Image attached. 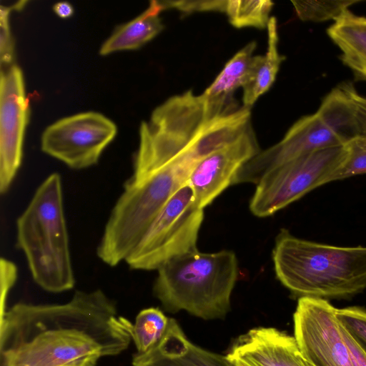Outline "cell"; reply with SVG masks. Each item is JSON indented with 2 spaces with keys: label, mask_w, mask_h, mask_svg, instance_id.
<instances>
[{
  "label": "cell",
  "mask_w": 366,
  "mask_h": 366,
  "mask_svg": "<svg viewBox=\"0 0 366 366\" xmlns=\"http://www.w3.org/2000/svg\"><path fill=\"white\" fill-rule=\"evenodd\" d=\"M132 326L99 289L61 304L19 302L0 316V366H97L129 347Z\"/></svg>",
  "instance_id": "obj_1"
},
{
  "label": "cell",
  "mask_w": 366,
  "mask_h": 366,
  "mask_svg": "<svg viewBox=\"0 0 366 366\" xmlns=\"http://www.w3.org/2000/svg\"><path fill=\"white\" fill-rule=\"evenodd\" d=\"M272 260L278 280L298 298L347 299L366 290V247L315 242L282 229Z\"/></svg>",
  "instance_id": "obj_2"
},
{
  "label": "cell",
  "mask_w": 366,
  "mask_h": 366,
  "mask_svg": "<svg viewBox=\"0 0 366 366\" xmlns=\"http://www.w3.org/2000/svg\"><path fill=\"white\" fill-rule=\"evenodd\" d=\"M154 296L172 313L185 311L204 320L224 319L239 276L235 253L198 249L176 257L157 269Z\"/></svg>",
  "instance_id": "obj_3"
},
{
  "label": "cell",
  "mask_w": 366,
  "mask_h": 366,
  "mask_svg": "<svg viewBox=\"0 0 366 366\" xmlns=\"http://www.w3.org/2000/svg\"><path fill=\"white\" fill-rule=\"evenodd\" d=\"M16 243L34 282L54 293L75 285L63 204L61 177L49 174L16 219Z\"/></svg>",
  "instance_id": "obj_4"
},
{
  "label": "cell",
  "mask_w": 366,
  "mask_h": 366,
  "mask_svg": "<svg viewBox=\"0 0 366 366\" xmlns=\"http://www.w3.org/2000/svg\"><path fill=\"white\" fill-rule=\"evenodd\" d=\"M358 135L354 107L343 83L325 97L315 114L300 119L282 140L244 164L232 185L257 184L267 172L283 164L318 149L344 145Z\"/></svg>",
  "instance_id": "obj_5"
},
{
  "label": "cell",
  "mask_w": 366,
  "mask_h": 366,
  "mask_svg": "<svg viewBox=\"0 0 366 366\" xmlns=\"http://www.w3.org/2000/svg\"><path fill=\"white\" fill-rule=\"evenodd\" d=\"M204 216L187 181L169 199L125 262L132 269L157 270L169 260L197 250Z\"/></svg>",
  "instance_id": "obj_6"
},
{
  "label": "cell",
  "mask_w": 366,
  "mask_h": 366,
  "mask_svg": "<svg viewBox=\"0 0 366 366\" xmlns=\"http://www.w3.org/2000/svg\"><path fill=\"white\" fill-rule=\"evenodd\" d=\"M347 155L344 145L318 149L267 172L256 184L249 208L256 217L273 215L314 189L330 182Z\"/></svg>",
  "instance_id": "obj_7"
},
{
  "label": "cell",
  "mask_w": 366,
  "mask_h": 366,
  "mask_svg": "<svg viewBox=\"0 0 366 366\" xmlns=\"http://www.w3.org/2000/svg\"><path fill=\"white\" fill-rule=\"evenodd\" d=\"M117 132L115 124L104 115L86 112L62 118L48 127L41 138L46 154L73 169L96 164Z\"/></svg>",
  "instance_id": "obj_8"
},
{
  "label": "cell",
  "mask_w": 366,
  "mask_h": 366,
  "mask_svg": "<svg viewBox=\"0 0 366 366\" xmlns=\"http://www.w3.org/2000/svg\"><path fill=\"white\" fill-rule=\"evenodd\" d=\"M336 311L327 300L298 298L294 337L303 358L313 366H354Z\"/></svg>",
  "instance_id": "obj_9"
},
{
  "label": "cell",
  "mask_w": 366,
  "mask_h": 366,
  "mask_svg": "<svg viewBox=\"0 0 366 366\" xmlns=\"http://www.w3.org/2000/svg\"><path fill=\"white\" fill-rule=\"evenodd\" d=\"M29 104L21 69L15 64L0 75V192L6 194L21 166Z\"/></svg>",
  "instance_id": "obj_10"
},
{
  "label": "cell",
  "mask_w": 366,
  "mask_h": 366,
  "mask_svg": "<svg viewBox=\"0 0 366 366\" xmlns=\"http://www.w3.org/2000/svg\"><path fill=\"white\" fill-rule=\"evenodd\" d=\"M260 152L251 127L232 144L210 154L193 169L189 182L201 208L229 186L241 167Z\"/></svg>",
  "instance_id": "obj_11"
},
{
  "label": "cell",
  "mask_w": 366,
  "mask_h": 366,
  "mask_svg": "<svg viewBox=\"0 0 366 366\" xmlns=\"http://www.w3.org/2000/svg\"><path fill=\"white\" fill-rule=\"evenodd\" d=\"M226 356L250 366H306L295 337L274 327H254L239 335Z\"/></svg>",
  "instance_id": "obj_12"
},
{
  "label": "cell",
  "mask_w": 366,
  "mask_h": 366,
  "mask_svg": "<svg viewBox=\"0 0 366 366\" xmlns=\"http://www.w3.org/2000/svg\"><path fill=\"white\" fill-rule=\"evenodd\" d=\"M132 366H235L226 355L207 350L192 342L179 323L169 318L161 341L144 354L136 353Z\"/></svg>",
  "instance_id": "obj_13"
},
{
  "label": "cell",
  "mask_w": 366,
  "mask_h": 366,
  "mask_svg": "<svg viewBox=\"0 0 366 366\" xmlns=\"http://www.w3.org/2000/svg\"><path fill=\"white\" fill-rule=\"evenodd\" d=\"M340 59L358 80L366 81V17L345 11L327 30Z\"/></svg>",
  "instance_id": "obj_14"
},
{
  "label": "cell",
  "mask_w": 366,
  "mask_h": 366,
  "mask_svg": "<svg viewBox=\"0 0 366 366\" xmlns=\"http://www.w3.org/2000/svg\"><path fill=\"white\" fill-rule=\"evenodd\" d=\"M164 8L161 1H152L149 6L132 21L117 26L102 44V56L124 50L138 49L164 29L159 14Z\"/></svg>",
  "instance_id": "obj_15"
},
{
  "label": "cell",
  "mask_w": 366,
  "mask_h": 366,
  "mask_svg": "<svg viewBox=\"0 0 366 366\" xmlns=\"http://www.w3.org/2000/svg\"><path fill=\"white\" fill-rule=\"evenodd\" d=\"M267 49L264 56H254L249 78L242 87L243 107L250 109L275 81L284 56L278 51L277 19L271 16L267 26Z\"/></svg>",
  "instance_id": "obj_16"
},
{
  "label": "cell",
  "mask_w": 366,
  "mask_h": 366,
  "mask_svg": "<svg viewBox=\"0 0 366 366\" xmlns=\"http://www.w3.org/2000/svg\"><path fill=\"white\" fill-rule=\"evenodd\" d=\"M256 42L251 41L237 51L202 94L209 99L228 101L239 87H243L250 74Z\"/></svg>",
  "instance_id": "obj_17"
},
{
  "label": "cell",
  "mask_w": 366,
  "mask_h": 366,
  "mask_svg": "<svg viewBox=\"0 0 366 366\" xmlns=\"http://www.w3.org/2000/svg\"><path fill=\"white\" fill-rule=\"evenodd\" d=\"M169 318L157 307H148L137 315L132 326V341L138 354H144L154 347L164 336Z\"/></svg>",
  "instance_id": "obj_18"
},
{
  "label": "cell",
  "mask_w": 366,
  "mask_h": 366,
  "mask_svg": "<svg viewBox=\"0 0 366 366\" xmlns=\"http://www.w3.org/2000/svg\"><path fill=\"white\" fill-rule=\"evenodd\" d=\"M273 5L269 0H227L224 13L236 28L264 29L267 26Z\"/></svg>",
  "instance_id": "obj_19"
},
{
  "label": "cell",
  "mask_w": 366,
  "mask_h": 366,
  "mask_svg": "<svg viewBox=\"0 0 366 366\" xmlns=\"http://www.w3.org/2000/svg\"><path fill=\"white\" fill-rule=\"evenodd\" d=\"M295 12L302 21L322 22L339 19L349 7L360 1H292Z\"/></svg>",
  "instance_id": "obj_20"
},
{
  "label": "cell",
  "mask_w": 366,
  "mask_h": 366,
  "mask_svg": "<svg viewBox=\"0 0 366 366\" xmlns=\"http://www.w3.org/2000/svg\"><path fill=\"white\" fill-rule=\"evenodd\" d=\"M347 155L330 182L366 173V136L358 135L345 144Z\"/></svg>",
  "instance_id": "obj_21"
},
{
  "label": "cell",
  "mask_w": 366,
  "mask_h": 366,
  "mask_svg": "<svg viewBox=\"0 0 366 366\" xmlns=\"http://www.w3.org/2000/svg\"><path fill=\"white\" fill-rule=\"evenodd\" d=\"M340 325L366 353V310L360 307L337 309Z\"/></svg>",
  "instance_id": "obj_22"
},
{
  "label": "cell",
  "mask_w": 366,
  "mask_h": 366,
  "mask_svg": "<svg viewBox=\"0 0 366 366\" xmlns=\"http://www.w3.org/2000/svg\"><path fill=\"white\" fill-rule=\"evenodd\" d=\"M26 1H21L11 6H0V61L2 67L14 64V46L12 39L9 16L12 9L21 10Z\"/></svg>",
  "instance_id": "obj_23"
},
{
  "label": "cell",
  "mask_w": 366,
  "mask_h": 366,
  "mask_svg": "<svg viewBox=\"0 0 366 366\" xmlns=\"http://www.w3.org/2000/svg\"><path fill=\"white\" fill-rule=\"evenodd\" d=\"M227 1H161L164 9L174 8L184 14H189L199 11H219L224 12Z\"/></svg>",
  "instance_id": "obj_24"
},
{
  "label": "cell",
  "mask_w": 366,
  "mask_h": 366,
  "mask_svg": "<svg viewBox=\"0 0 366 366\" xmlns=\"http://www.w3.org/2000/svg\"><path fill=\"white\" fill-rule=\"evenodd\" d=\"M1 275V310L0 316L2 315L6 308V301L10 290L14 287L17 280V267L9 259L1 258L0 260Z\"/></svg>",
  "instance_id": "obj_25"
},
{
  "label": "cell",
  "mask_w": 366,
  "mask_h": 366,
  "mask_svg": "<svg viewBox=\"0 0 366 366\" xmlns=\"http://www.w3.org/2000/svg\"><path fill=\"white\" fill-rule=\"evenodd\" d=\"M347 88L354 107L360 135L366 136V97L360 94L350 83H347Z\"/></svg>",
  "instance_id": "obj_26"
},
{
  "label": "cell",
  "mask_w": 366,
  "mask_h": 366,
  "mask_svg": "<svg viewBox=\"0 0 366 366\" xmlns=\"http://www.w3.org/2000/svg\"><path fill=\"white\" fill-rule=\"evenodd\" d=\"M340 329L344 341L350 351V357L354 366H366V353L356 343L349 333L340 323Z\"/></svg>",
  "instance_id": "obj_27"
},
{
  "label": "cell",
  "mask_w": 366,
  "mask_h": 366,
  "mask_svg": "<svg viewBox=\"0 0 366 366\" xmlns=\"http://www.w3.org/2000/svg\"><path fill=\"white\" fill-rule=\"evenodd\" d=\"M54 13L61 19L69 18L74 13L72 5L67 1H60L53 6Z\"/></svg>",
  "instance_id": "obj_28"
},
{
  "label": "cell",
  "mask_w": 366,
  "mask_h": 366,
  "mask_svg": "<svg viewBox=\"0 0 366 366\" xmlns=\"http://www.w3.org/2000/svg\"><path fill=\"white\" fill-rule=\"evenodd\" d=\"M232 363H234L235 365V366H250L249 365H247V363L241 361V360H230Z\"/></svg>",
  "instance_id": "obj_29"
},
{
  "label": "cell",
  "mask_w": 366,
  "mask_h": 366,
  "mask_svg": "<svg viewBox=\"0 0 366 366\" xmlns=\"http://www.w3.org/2000/svg\"><path fill=\"white\" fill-rule=\"evenodd\" d=\"M305 362H306V366H313L312 365H311L310 363H309L306 360H305Z\"/></svg>",
  "instance_id": "obj_30"
}]
</instances>
